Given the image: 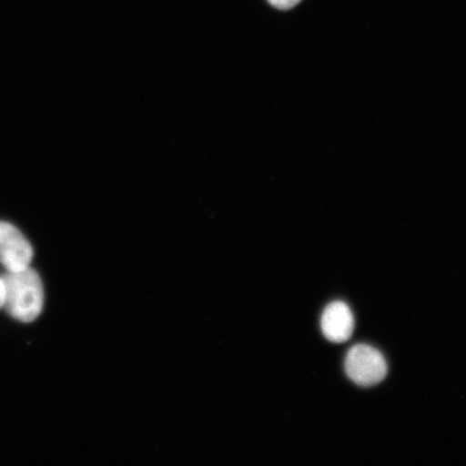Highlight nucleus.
Listing matches in <instances>:
<instances>
[{
    "mask_svg": "<svg viewBox=\"0 0 466 466\" xmlns=\"http://www.w3.org/2000/svg\"><path fill=\"white\" fill-rule=\"evenodd\" d=\"M5 299L4 308L15 319L31 323L44 307V285L31 267L20 271H7L4 277Z\"/></svg>",
    "mask_w": 466,
    "mask_h": 466,
    "instance_id": "f257e3e1",
    "label": "nucleus"
},
{
    "mask_svg": "<svg viewBox=\"0 0 466 466\" xmlns=\"http://www.w3.org/2000/svg\"><path fill=\"white\" fill-rule=\"evenodd\" d=\"M345 369L347 375L360 387H372L387 376L386 359L375 348L358 345L349 350Z\"/></svg>",
    "mask_w": 466,
    "mask_h": 466,
    "instance_id": "f03ea898",
    "label": "nucleus"
},
{
    "mask_svg": "<svg viewBox=\"0 0 466 466\" xmlns=\"http://www.w3.org/2000/svg\"><path fill=\"white\" fill-rule=\"evenodd\" d=\"M34 250L14 225L0 221V264L7 271H20L31 266Z\"/></svg>",
    "mask_w": 466,
    "mask_h": 466,
    "instance_id": "7ed1b4c3",
    "label": "nucleus"
},
{
    "mask_svg": "<svg viewBox=\"0 0 466 466\" xmlns=\"http://www.w3.org/2000/svg\"><path fill=\"white\" fill-rule=\"evenodd\" d=\"M320 326L326 339L336 343L346 342L353 334V314L345 302H331L323 312Z\"/></svg>",
    "mask_w": 466,
    "mask_h": 466,
    "instance_id": "20e7f679",
    "label": "nucleus"
},
{
    "mask_svg": "<svg viewBox=\"0 0 466 466\" xmlns=\"http://www.w3.org/2000/svg\"><path fill=\"white\" fill-rule=\"evenodd\" d=\"M301 0H268L272 7H275L279 10H289L296 7Z\"/></svg>",
    "mask_w": 466,
    "mask_h": 466,
    "instance_id": "39448f33",
    "label": "nucleus"
},
{
    "mask_svg": "<svg viewBox=\"0 0 466 466\" xmlns=\"http://www.w3.org/2000/svg\"><path fill=\"white\" fill-rule=\"evenodd\" d=\"M5 299V287L4 277H0V309L4 308Z\"/></svg>",
    "mask_w": 466,
    "mask_h": 466,
    "instance_id": "423d86ee",
    "label": "nucleus"
}]
</instances>
